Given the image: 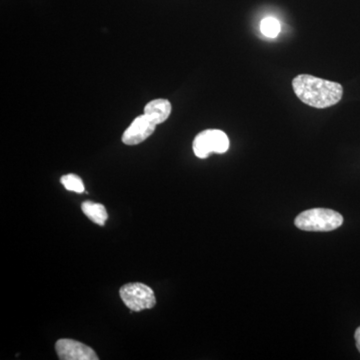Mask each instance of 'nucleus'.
<instances>
[{
  "instance_id": "nucleus-1",
  "label": "nucleus",
  "mask_w": 360,
  "mask_h": 360,
  "mask_svg": "<svg viewBox=\"0 0 360 360\" xmlns=\"http://www.w3.org/2000/svg\"><path fill=\"white\" fill-rule=\"evenodd\" d=\"M292 87L300 101L314 108L335 105L343 96L342 85L309 75H297L292 80Z\"/></svg>"
},
{
  "instance_id": "nucleus-2",
  "label": "nucleus",
  "mask_w": 360,
  "mask_h": 360,
  "mask_svg": "<svg viewBox=\"0 0 360 360\" xmlns=\"http://www.w3.org/2000/svg\"><path fill=\"white\" fill-rule=\"evenodd\" d=\"M343 217L340 213L328 208H314L297 215L295 224L305 231H331L340 227Z\"/></svg>"
},
{
  "instance_id": "nucleus-3",
  "label": "nucleus",
  "mask_w": 360,
  "mask_h": 360,
  "mask_svg": "<svg viewBox=\"0 0 360 360\" xmlns=\"http://www.w3.org/2000/svg\"><path fill=\"white\" fill-rule=\"evenodd\" d=\"M194 155L205 160L210 153H225L229 148V139L225 132L219 129L203 130L193 141Z\"/></svg>"
},
{
  "instance_id": "nucleus-4",
  "label": "nucleus",
  "mask_w": 360,
  "mask_h": 360,
  "mask_svg": "<svg viewBox=\"0 0 360 360\" xmlns=\"http://www.w3.org/2000/svg\"><path fill=\"white\" fill-rule=\"evenodd\" d=\"M123 303L132 311H141L155 307V292L146 284L141 283H127L120 290Z\"/></svg>"
},
{
  "instance_id": "nucleus-5",
  "label": "nucleus",
  "mask_w": 360,
  "mask_h": 360,
  "mask_svg": "<svg viewBox=\"0 0 360 360\" xmlns=\"http://www.w3.org/2000/svg\"><path fill=\"white\" fill-rule=\"evenodd\" d=\"M58 359L61 360H97L98 356L91 347L79 341L59 340L56 345Z\"/></svg>"
},
{
  "instance_id": "nucleus-6",
  "label": "nucleus",
  "mask_w": 360,
  "mask_h": 360,
  "mask_svg": "<svg viewBox=\"0 0 360 360\" xmlns=\"http://www.w3.org/2000/svg\"><path fill=\"white\" fill-rule=\"evenodd\" d=\"M156 124L148 115L137 116L122 135V142L127 146H137L155 132Z\"/></svg>"
},
{
  "instance_id": "nucleus-7",
  "label": "nucleus",
  "mask_w": 360,
  "mask_h": 360,
  "mask_svg": "<svg viewBox=\"0 0 360 360\" xmlns=\"http://www.w3.org/2000/svg\"><path fill=\"white\" fill-rule=\"evenodd\" d=\"M172 103L167 99L158 98L151 101L144 108V115H148L156 125L163 123L172 113Z\"/></svg>"
},
{
  "instance_id": "nucleus-8",
  "label": "nucleus",
  "mask_w": 360,
  "mask_h": 360,
  "mask_svg": "<svg viewBox=\"0 0 360 360\" xmlns=\"http://www.w3.org/2000/svg\"><path fill=\"white\" fill-rule=\"evenodd\" d=\"M82 212L94 224L103 226L108 219V213L106 208L101 203H94L92 201H84L82 205Z\"/></svg>"
},
{
  "instance_id": "nucleus-9",
  "label": "nucleus",
  "mask_w": 360,
  "mask_h": 360,
  "mask_svg": "<svg viewBox=\"0 0 360 360\" xmlns=\"http://www.w3.org/2000/svg\"><path fill=\"white\" fill-rule=\"evenodd\" d=\"M61 184L68 191H73V193H84L85 187L84 181L78 175L66 174L63 175L60 179Z\"/></svg>"
},
{
  "instance_id": "nucleus-10",
  "label": "nucleus",
  "mask_w": 360,
  "mask_h": 360,
  "mask_svg": "<svg viewBox=\"0 0 360 360\" xmlns=\"http://www.w3.org/2000/svg\"><path fill=\"white\" fill-rule=\"evenodd\" d=\"M260 30L265 37L276 39L281 32V23L274 18H266L260 22Z\"/></svg>"
},
{
  "instance_id": "nucleus-11",
  "label": "nucleus",
  "mask_w": 360,
  "mask_h": 360,
  "mask_svg": "<svg viewBox=\"0 0 360 360\" xmlns=\"http://www.w3.org/2000/svg\"><path fill=\"white\" fill-rule=\"evenodd\" d=\"M354 338L355 342H356L357 349H359L360 352V326L356 329V331H355Z\"/></svg>"
}]
</instances>
